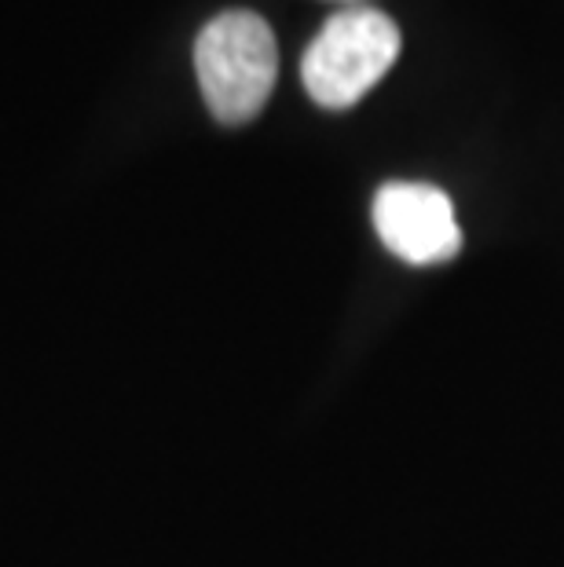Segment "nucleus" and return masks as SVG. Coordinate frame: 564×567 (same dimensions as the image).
<instances>
[{
    "mask_svg": "<svg viewBox=\"0 0 564 567\" xmlns=\"http://www.w3.org/2000/svg\"><path fill=\"white\" fill-rule=\"evenodd\" d=\"M195 74L202 100L221 125L254 122L279 78V48L271 27L257 11H221L195 41Z\"/></svg>",
    "mask_w": 564,
    "mask_h": 567,
    "instance_id": "nucleus-1",
    "label": "nucleus"
},
{
    "mask_svg": "<svg viewBox=\"0 0 564 567\" xmlns=\"http://www.w3.org/2000/svg\"><path fill=\"white\" fill-rule=\"evenodd\" d=\"M400 27L381 8L352 4L322 22L301 59L308 95L327 111H348L400 59Z\"/></svg>",
    "mask_w": 564,
    "mask_h": 567,
    "instance_id": "nucleus-2",
    "label": "nucleus"
},
{
    "mask_svg": "<svg viewBox=\"0 0 564 567\" xmlns=\"http://www.w3.org/2000/svg\"><path fill=\"white\" fill-rule=\"evenodd\" d=\"M370 216L386 249L414 268H437L462 252L454 202L433 184H414V179L381 184Z\"/></svg>",
    "mask_w": 564,
    "mask_h": 567,
    "instance_id": "nucleus-3",
    "label": "nucleus"
},
{
    "mask_svg": "<svg viewBox=\"0 0 564 567\" xmlns=\"http://www.w3.org/2000/svg\"><path fill=\"white\" fill-rule=\"evenodd\" d=\"M338 4H348V8H352V4H363V0H338Z\"/></svg>",
    "mask_w": 564,
    "mask_h": 567,
    "instance_id": "nucleus-4",
    "label": "nucleus"
}]
</instances>
